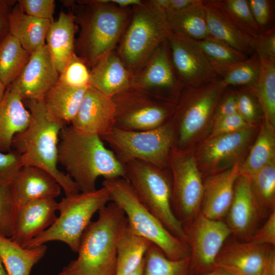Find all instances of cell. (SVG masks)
<instances>
[{
	"mask_svg": "<svg viewBox=\"0 0 275 275\" xmlns=\"http://www.w3.org/2000/svg\"><path fill=\"white\" fill-rule=\"evenodd\" d=\"M203 2L214 8L237 28L253 39L261 33L251 14L248 0H208Z\"/></svg>",
	"mask_w": 275,
	"mask_h": 275,
	"instance_id": "obj_35",
	"label": "cell"
},
{
	"mask_svg": "<svg viewBox=\"0 0 275 275\" xmlns=\"http://www.w3.org/2000/svg\"><path fill=\"white\" fill-rule=\"evenodd\" d=\"M248 178L261 207L267 213L275 210V160Z\"/></svg>",
	"mask_w": 275,
	"mask_h": 275,
	"instance_id": "obj_39",
	"label": "cell"
},
{
	"mask_svg": "<svg viewBox=\"0 0 275 275\" xmlns=\"http://www.w3.org/2000/svg\"><path fill=\"white\" fill-rule=\"evenodd\" d=\"M237 113L249 125L253 126L259 118L261 107L253 92L248 87H240L235 91Z\"/></svg>",
	"mask_w": 275,
	"mask_h": 275,
	"instance_id": "obj_42",
	"label": "cell"
},
{
	"mask_svg": "<svg viewBox=\"0 0 275 275\" xmlns=\"http://www.w3.org/2000/svg\"><path fill=\"white\" fill-rule=\"evenodd\" d=\"M237 162L223 171L213 174L203 182L201 212L206 217L222 220L226 216L231 204L236 180L240 175Z\"/></svg>",
	"mask_w": 275,
	"mask_h": 275,
	"instance_id": "obj_22",
	"label": "cell"
},
{
	"mask_svg": "<svg viewBox=\"0 0 275 275\" xmlns=\"http://www.w3.org/2000/svg\"><path fill=\"white\" fill-rule=\"evenodd\" d=\"M58 162L80 192L95 190L97 179L125 178L123 164L98 135L79 131L71 125L62 129Z\"/></svg>",
	"mask_w": 275,
	"mask_h": 275,
	"instance_id": "obj_1",
	"label": "cell"
},
{
	"mask_svg": "<svg viewBox=\"0 0 275 275\" xmlns=\"http://www.w3.org/2000/svg\"><path fill=\"white\" fill-rule=\"evenodd\" d=\"M274 128L264 119L257 139L244 161L239 165L240 174L248 178L275 159Z\"/></svg>",
	"mask_w": 275,
	"mask_h": 275,
	"instance_id": "obj_33",
	"label": "cell"
},
{
	"mask_svg": "<svg viewBox=\"0 0 275 275\" xmlns=\"http://www.w3.org/2000/svg\"><path fill=\"white\" fill-rule=\"evenodd\" d=\"M72 13L80 31L75 53L90 68L115 50L128 23L131 8H122L109 0L77 1Z\"/></svg>",
	"mask_w": 275,
	"mask_h": 275,
	"instance_id": "obj_3",
	"label": "cell"
},
{
	"mask_svg": "<svg viewBox=\"0 0 275 275\" xmlns=\"http://www.w3.org/2000/svg\"><path fill=\"white\" fill-rule=\"evenodd\" d=\"M16 2L0 0V41L10 34V15Z\"/></svg>",
	"mask_w": 275,
	"mask_h": 275,
	"instance_id": "obj_51",
	"label": "cell"
},
{
	"mask_svg": "<svg viewBox=\"0 0 275 275\" xmlns=\"http://www.w3.org/2000/svg\"><path fill=\"white\" fill-rule=\"evenodd\" d=\"M111 201L109 193L102 186L89 192L66 196L58 204L60 215L47 229L32 240L25 248L50 241H61L77 253L81 236L95 212Z\"/></svg>",
	"mask_w": 275,
	"mask_h": 275,
	"instance_id": "obj_8",
	"label": "cell"
},
{
	"mask_svg": "<svg viewBox=\"0 0 275 275\" xmlns=\"http://www.w3.org/2000/svg\"><path fill=\"white\" fill-rule=\"evenodd\" d=\"M212 124L211 132L208 138L234 132L252 126L246 123L238 113L222 118Z\"/></svg>",
	"mask_w": 275,
	"mask_h": 275,
	"instance_id": "obj_48",
	"label": "cell"
},
{
	"mask_svg": "<svg viewBox=\"0 0 275 275\" xmlns=\"http://www.w3.org/2000/svg\"><path fill=\"white\" fill-rule=\"evenodd\" d=\"M51 22L24 13L16 2L10 15V34L31 54L45 44L46 34Z\"/></svg>",
	"mask_w": 275,
	"mask_h": 275,
	"instance_id": "obj_27",
	"label": "cell"
},
{
	"mask_svg": "<svg viewBox=\"0 0 275 275\" xmlns=\"http://www.w3.org/2000/svg\"><path fill=\"white\" fill-rule=\"evenodd\" d=\"M23 166L22 156L16 151L0 152V186L10 185Z\"/></svg>",
	"mask_w": 275,
	"mask_h": 275,
	"instance_id": "obj_45",
	"label": "cell"
},
{
	"mask_svg": "<svg viewBox=\"0 0 275 275\" xmlns=\"http://www.w3.org/2000/svg\"><path fill=\"white\" fill-rule=\"evenodd\" d=\"M77 25L72 13L61 11L46 34L45 44L59 74L75 54Z\"/></svg>",
	"mask_w": 275,
	"mask_h": 275,
	"instance_id": "obj_25",
	"label": "cell"
},
{
	"mask_svg": "<svg viewBox=\"0 0 275 275\" xmlns=\"http://www.w3.org/2000/svg\"><path fill=\"white\" fill-rule=\"evenodd\" d=\"M273 249L270 245L228 239L216 259L215 266L231 275H265Z\"/></svg>",
	"mask_w": 275,
	"mask_h": 275,
	"instance_id": "obj_16",
	"label": "cell"
},
{
	"mask_svg": "<svg viewBox=\"0 0 275 275\" xmlns=\"http://www.w3.org/2000/svg\"><path fill=\"white\" fill-rule=\"evenodd\" d=\"M59 77L46 44L31 54L18 77L9 86L22 101H43Z\"/></svg>",
	"mask_w": 275,
	"mask_h": 275,
	"instance_id": "obj_18",
	"label": "cell"
},
{
	"mask_svg": "<svg viewBox=\"0 0 275 275\" xmlns=\"http://www.w3.org/2000/svg\"><path fill=\"white\" fill-rule=\"evenodd\" d=\"M203 4L210 37L249 57L254 53L253 38L237 28L214 8L204 2Z\"/></svg>",
	"mask_w": 275,
	"mask_h": 275,
	"instance_id": "obj_29",
	"label": "cell"
},
{
	"mask_svg": "<svg viewBox=\"0 0 275 275\" xmlns=\"http://www.w3.org/2000/svg\"><path fill=\"white\" fill-rule=\"evenodd\" d=\"M125 176L140 201L174 235L186 243L183 224L172 208V185L169 169L137 160L124 164Z\"/></svg>",
	"mask_w": 275,
	"mask_h": 275,
	"instance_id": "obj_7",
	"label": "cell"
},
{
	"mask_svg": "<svg viewBox=\"0 0 275 275\" xmlns=\"http://www.w3.org/2000/svg\"><path fill=\"white\" fill-rule=\"evenodd\" d=\"M151 244L147 239L133 232L127 223L117 242L115 275H127L136 270L143 262Z\"/></svg>",
	"mask_w": 275,
	"mask_h": 275,
	"instance_id": "obj_32",
	"label": "cell"
},
{
	"mask_svg": "<svg viewBox=\"0 0 275 275\" xmlns=\"http://www.w3.org/2000/svg\"><path fill=\"white\" fill-rule=\"evenodd\" d=\"M17 4L25 14L42 19L53 21L56 2L54 0H19Z\"/></svg>",
	"mask_w": 275,
	"mask_h": 275,
	"instance_id": "obj_46",
	"label": "cell"
},
{
	"mask_svg": "<svg viewBox=\"0 0 275 275\" xmlns=\"http://www.w3.org/2000/svg\"><path fill=\"white\" fill-rule=\"evenodd\" d=\"M23 102L30 113V122L14 136L12 150L21 154L23 166L38 167L52 176L66 196L80 192L70 176L58 168L60 134L66 125L50 113L43 101Z\"/></svg>",
	"mask_w": 275,
	"mask_h": 275,
	"instance_id": "obj_2",
	"label": "cell"
},
{
	"mask_svg": "<svg viewBox=\"0 0 275 275\" xmlns=\"http://www.w3.org/2000/svg\"><path fill=\"white\" fill-rule=\"evenodd\" d=\"M88 87H74L58 80L46 93L43 101L54 117L65 125L71 124Z\"/></svg>",
	"mask_w": 275,
	"mask_h": 275,
	"instance_id": "obj_28",
	"label": "cell"
},
{
	"mask_svg": "<svg viewBox=\"0 0 275 275\" xmlns=\"http://www.w3.org/2000/svg\"><path fill=\"white\" fill-rule=\"evenodd\" d=\"M274 1L248 0L253 17L261 33L269 30L273 26Z\"/></svg>",
	"mask_w": 275,
	"mask_h": 275,
	"instance_id": "obj_44",
	"label": "cell"
},
{
	"mask_svg": "<svg viewBox=\"0 0 275 275\" xmlns=\"http://www.w3.org/2000/svg\"><path fill=\"white\" fill-rule=\"evenodd\" d=\"M189 263V257L170 259L158 247L151 244L144 257L143 275H187Z\"/></svg>",
	"mask_w": 275,
	"mask_h": 275,
	"instance_id": "obj_38",
	"label": "cell"
},
{
	"mask_svg": "<svg viewBox=\"0 0 275 275\" xmlns=\"http://www.w3.org/2000/svg\"><path fill=\"white\" fill-rule=\"evenodd\" d=\"M189 251L188 274L211 271L216 259L232 232L222 220L210 219L200 212L183 224Z\"/></svg>",
	"mask_w": 275,
	"mask_h": 275,
	"instance_id": "obj_13",
	"label": "cell"
},
{
	"mask_svg": "<svg viewBox=\"0 0 275 275\" xmlns=\"http://www.w3.org/2000/svg\"><path fill=\"white\" fill-rule=\"evenodd\" d=\"M261 69L255 87L250 89L256 96L263 114V119L275 126V62L260 59Z\"/></svg>",
	"mask_w": 275,
	"mask_h": 275,
	"instance_id": "obj_36",
	"label": "cell"
},
{
	"mask_svg": "<svg viewBox=\"0 0 275 275\" xmlns=\"http://www.w3.org/2000/svg\"><path fill=\"white\" fill-rule=\"evenodd\" d=\"M227 88L219 78L199 87H184L171 117L175 128V148L187 149L211 119Z\"/></svg>",
	"mask_w": 275,
	"mask_h": 275,
	"instance_id": "obj_10",
	"label": "cell"
},
{
	"mask_svg": "<svg viewBox=\"0 0 275 275\" xmlns=\"http://www.w3.org/2000/svg\"><path fill=\"white\" fill-rule=\"evenodd\" d=\"M98 212L81 236L77 258L56 275H115L117 242L127 219L113 202Z\"/></svg>",
	"mask_w": 275,
	"mask_h": 275,
	"instance_id": "obj_4",
	"label": "cell"
},
{
	"mask_svg": "<svg viewBox=\"0 0 275 275\" xmlns=\"http://www.w3.org/2000/svg\"><path fill=\"white\" fill-rule=\"evenodd\" d=\"M46 250L45 244L25 248L10 238L0 237V258L9 275H30Z\"/></svg>",
	"mask_w": 275,
	"mask_h": 275,
	"instance_id": "obj_30",
	"label": "cell"
},
{
	"mask_svg": "<svg viewBox=\"0 0 275 275\" xmlns=\"http://www.w3.org/2000/svg\"><path fill=\"white\" fill-rule=\"evenodd\" d=\"M90 69L75 53L59 74L58 80L74 87L89 85Z\"/></svg>",
	"mask_w": 275,
	"mask_h": 275,
	"instance_id": "obj_43",
	"label": "cell"
},
{
	"mask_svg": "<svg viewBox=\"0 0 275 275\" xmlns=\"http://www.w3.org/2000/svg\"><path fill=\"white\" fill-rule=\"evenodd\" d=\"M259 245H275V210L269 213L264 223L258 228L248 241Z\"/></svg>",
	"mask_w": 275,
	"mask_h": 275,
	"instance_id": "obj_49",
	"label": "cell"
},
{
	"mask_svg": "<svg viewBox=\"0 0 275 275\" xmlns=\"http://www.w3.org/2000/svg\"><path fill=\"white\" fill-rule=\"evenodd\" d=\"M112 98L114 128L127 131L147 130L162 125L171 119L176 106L131 87Z\"/></svg>",
	"mask_w": 275,
	"mask_h": 275,
	"instance_id": "obj_12",
	"label": "cell"
},
{
	"mask_svg": "<svg viewBox=\"0 0 275 275\" xmlns=\"http://www.w3.org/2000/svg\"><path fill=\"white\" fill-rule=\"evenodd\" d=\"M170 32L166 14L151 0L131 8L128 23L116 50L132 75L151 57Z\"/></svg>",
	"mask_w": 275,
	"mask_h": 275,
	"instance_id": "obj_6",
	"label": "cell"
},
{
	"mask_svg": "<svg viewBox=\"0 0 275 275\" xmlns=\"http://www.w3.org/2000/svg\"><path fill=\"white\" fill-rule=\"evenodd\" d=\"M115 121L113 98L89 85L71 125L81 132L101 137L114 128Z\"/></svg>",
	"mask_w": 275,
	"mask_h": 275,
	"instance_id": "obj_20",
	"label": "cell"
},
{
	"mask_svg": "<svg viewBox=\"0 0 275 275\" xmlns=\"http://www.w3.org/2000/svg\"><path fill=\"white\" fill-rule=\"evenodd\" d=\"M17 210L11 184L0 186V237H11Z\"/></svg>",
	"mask_w": 275,
	"mask_h": 275,
	"instance_id": "obj_41",
	"label": "cell"
},
{
	"mask_svg": "<svg viewBox=\"0 0 275 275\" xmlns=\"http://www.w3.org/2000/svg\"><path fill=\"white\" fill-rule=\"evenodd\" d=\"M254 52L260 59L275 62V28L261 33L254 39Z\"/></svg>",
	"mask_w": 275,
	"mask_h": 275,
	"instance_id": "obj_47",
	"label": "cell"
},
{
	"mask_svg": "<svg viewBox=\"0 0 275 275\" xmlns=\"http://www.w3.org/2000/svg\"><path fill=\"white\" fill-rule=\"evenodd\" d=\"M31 119L29 111L16 91L10 87L0 101V152L12 150L14 136L24 130Z\"/></svg>",
	"mask_w": 275,
	"mask_h": 275,
	"instance_id": "obj_26",
	"label": "cell"
},
{
	"mask_svg": "<svg viewBox=\"0 0 275 275\" xmlns=\"http://www.w3.org/2000/svg\"><path fill=\"white\" fill-rule=\"evenodd\" d=\"M100 138L123 164L137 160L167 169L171 151L175 145L176 132L171 118L154 129L127 131L114 128Z\"/></svg>",
	"mask_w": 275,
	"mask_h": 275,
	"instance_id": "obj_9",
	"label": "cell"
},
{
	"mask_svg": "<svg viewBox=\"0 0 275 275\" xmlns=\"http://www.w3.org/2000/svg\"><path fill=\"white\" fill-rule=\"evenodd\" d=\"M167 39L172 64L185 87H199L219 78L197 41L170 32Z\"/></svg>",
	"mask_w": 275,
	"mask_h": 275,
	"instance_id": "obj_15",
	"label": "cell"
},
{
	"mask_svg": "<svg viewBox=\"0 0 275 275\" xmlns=\"http://www.w3.org/2000/svg\"><path fill=\"white\" fill-rule=\"evenodd\" d=\"M109 1L122 8H131L140 5L143 2V1L141 0H109Z\"/></svg>",
	"mask_w": 275,
	"mask_h": 275,
	"instance_id": "obj_53",
	"label": "cell"
},
{
	"mask_svg": "<svg viewBox=\"0 0 275 275\" xmlns=\"http://www.w3.org/2000/svg\"><path fill=\"white\" fill-rule=\"evenodd\" d=\"M18 210L34 201L55 199L61 194V187L49 173L36 167L24 166L11 184Z\"/></svg>",
	"mask_w": 275,
	"mask_h": 275,
	"instance_id": "obj_23",
	"label": "cell"
},
{
	"mask_svg": "<svg viewBox=\"0 0 275 275\" xmlns=\"http://www.w3.org/2000/svg\"><path fill=\"white\" fill-rule=\"evenodd\" d=\"M165 14L170 32L197 41L210 37L203 1L180 11Z\"/></svg>",
	"mask_w": 275,
	"mask_h": 275,
	"instance_id": "obj_31",
	"label": "cell"
},
{
	"mask_svg": "<svg viewBox=\"0 0 275 275\" xmlns=\"http://www.w3.org/2000/svg\"><path fill=\"white\" fill-rule=\"evenodd\" d=\"M0 275H9L0 258Z\"/></svg>",
	"mask_w": 275,
	"mask_h": 275,
	"instance_id": "obj_57",
	"label": "cell"
},
{
	"mask_svg": "<svg viewBox=\"0 0 275 275\" xmlns=\"http://www.w3.org/2000/svg\"><path fill=\"white\" fill-rule=\"evenodd\" d=\"M254 126L234 132L208 138L196 159L198 166L215 174L233 166L246 149L255 134Z\"/></svg>",
	"mask_w": 275,
	"mask_h": 275,
	"instance_id": "obj_17",
	"label": "cell"
},
{
	"mask_svg": "<svg viewBox=\"0 0 275 275\" xmlns=\"http://www.w3.org/2000/svg\"><path fill=\"white\" fill-rule=\"evenodd\" d=\"M131 87L162 101L177 103L185 86L172 64L167 39L131 75Z\"/></svg>",
	"mask_w": 275,
	"mask_h": 275,
	"instance_id": "obj_14",
	"label": "cell"
},
{
	"mask_svg": "<svg viewBox=\"0 0 275 275\" xmlns=\"http://www.w3.org/2000/svg\"><path fill=\"white\" fill-rule=\"evenodd\" d=\"M58 204L55 199L30 202L16 212L10 238L23 248L50 227L56 221Z\"/></svg>",
	"mask_w": 275,
	"mask_h": 275,
	"instance_id": "obj_21",
	"label": "cell"
},
{
	"mask_svg": "<svg viewBox=\"0 0 275 275\" xmlns=\"http://www.w3.org/2000/svg\"><path fill=\"white\" fill-rule=\"evenodd\" d=\"M6 90L7 87L0 79V101L4 98Z\"/></svg>",
	"mask_w": 275,
	"mask_h": 275,
	"instance_id": "obj_56",
	"label": "cell"
},
{
	"mask_svg": "<svg viewBox=\"0 0 275 275\" xmlns=\"http://www.w3.org/2000/svg\"><path fill=\"white\" fill-rule=\"evenodd\" d=\"M218 76L228 86L245 87L253 89L258 79L261 61L256 53L246 60L232 65L213 68Z\"/></svg>",
	"mask_w": 275,
	"mask_h": 275,
	"instance_id": "obj_37",
	"label": "cell"
},
{
	"mask_svg": "<svg viewBox=\"0 0 275 275\" xmlns=\"http://www.w3.org/2000/svg\"><path fill=\"white\" fill-rule=\"evenodd\" d=\"M131 77L115 49L90 68L89 85L113 98L131 87Z\"/></svg>",
	"mask_w": 275,
	"mask_h": 275,
	"instance_id": "obj_24",
	"label": "cell"
},
{
	"mask_svg": "<svg viewBox=\"0 0 275 275\" xmlns=\"http://www.w3.org/2000/svg\"><path fill=\"white\" fill-rule=\"evenodd\" d=\"M237 113L235 91L230 90L223 94L211 117V123Z\"/></svg>",
	"mask_w": 275,
	"mask_h": 275,
	"instance_id": "obj_50",
	"label": "cell"
},
{
	"mask_svg": "<svg viewBox=\"0 0 275 275\" xmlns=\"http://www.w3.org/2000/svg\"><path fill=\"white\" fill-rule=\"evenodd\" d=\"M111 201L124 212L132 231L158 247L170 259L190 257L187 244L172 234L140 201L129 181L124 178L104 179Z\"/></svg>",
	"mask_w": 275,
	"mask_h": 275,
	"instance_id": "obj_5",
	"label": "cell"
},
{
	"mask_svg": "<svg viewBox=\"0 0 275 275\" xmlns=\"http://www.w3.org/2000/svg\"><path fill=\"white\" fill-rule=\"evenodd\" d=\"M267 214L258 202L249 179L242 175L234 187L233 200L226 215V224L235 238L248 241Z\"/></svg>",
	"mask_w": 275,
	"mask_h": 275,
	"instance_id": "obj_19",
	"label": "cell"
},
{
	"mask_svg": "<svg viewBox=\"0 0 275 275\" xmlns=\"http://www.w3.org/2000/svg\"><path fill=\"white\" fill-rule=\"evenodd\" d=\"M199 0H151L152 3L164 11L172 13L182 10L197 3Z\"/></svg>",
	"mask_w": 275,
	"mask_h": 275,
	"instance_id": "obj_52",
	"label": "cell"
},
{
	"mask_svg": "<svg viewBox=\"0 0 275 275\" xmlns=\"http://www.w3.org/2000/svg\"><path fill=\"white\" fill-rule=\"evenodd\" d=\"M197 42L213 68L232 65L249 57L211 37Z\"/></svg>",
	"mask_w": 275,
	"mask_h": 275,
	"instance_id": "obj_40",
	"label": "cell"
},
{
	"mask_svg": "<svg viewBox=\"0 0 275 275\" xmlns=\"http://www.w3.org/2000/svg\"><path fill=\"white\" fill-rule=\"evenodd\" d=\"M144 260L141 265L134 271L127 275H143Z\"/></svg>",
	"mask_w": 275,
	"mask_h": 275,
	"instance_id": "obj_55",
	"label": "cell"
},
{
	"mask_svg": "<svg viewBox=\"0 0 275 275\" xmlns=\"http://www.w3.org/2000/svg\"><path fill=\"white\" fill-rule=\"evenodd\" d=\"M187 275H231L226 271L219 268H215L213 270L202 273L195 274H187Z\"/></svg>",
	"mask_w": 275,
	"mask_h": 275,
	"instance_id": "obj_54",
	"label": "cell"
},
{
	"mask_svg": "<svg viewBox=\"0 0 275 275\" xmlns=\"http://www.w3.org/2000/svg\"><path fill=\"white\" fill-rule=\"evenodd\" d=\"M169 169L172 178L173 210L184 224L201 212L204 183L196 158L187 149L172 148Z\"/></svg>",
	"mask_w": 275,
	"mask_h": 275,
	"instance_id": "obj_11",
	"label": "cell"
},
{
	"mask_svg": "<svg viewBox=\"0 0 275 275\" xmlns=\"http://www.w3.org/2000/svg\"><path fill=\"white\" fill-rule=\"evenodd\" d=\"M30 56L10 34L0 41V79L7 88L18 77Z\"/></svg>",
	"mask_w": 275,
	"mask_h": 275,
	"instance_id": "obj_34",
	"label": "cell"
}]
</instances>
